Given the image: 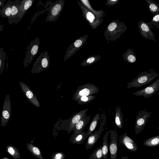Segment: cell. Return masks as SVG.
<instances>
[{
	"label": "cell",
	"instance_id": "35",
	"mask_svg": "<svg viewBox=\"0 0 159 159\" xmlns=\"http://www.w3.org/2000/svg\"><path fill=\"white\" fill-rule=\"evenodd\" d=\"M117 25L115 22H112L108 25V29L110 31H112L116 28Z\"/></svg>",
	"mask_w": 159,
	"mask_h": 159
},
{
	"label": "cell",
	"instance_id": "29",
	"mask_svg": "<svg viewBox=\"0 0 159 159\" xmlns=\"http://www.w3.org/2000/svg\"><path fill=\"white\" fill-rule=\"evenodd\" d=\"M126 55V59L128 62L133 63L136 61V57L132 49H129Z\"/></svg>",
	"mask_w": 159,
	"mask_h": 159
},
{
	"label": "cell",
	"instance_id": "27",
	"mask_svg": "<svg viewBox=\"0 0 159 159\" xmlns=\"http://www.w3.org/2000/svg\"><path fill=\"white\" fill-rule=\"evenodd\" d=\"M103 157L102 145L96 149L90 155L89 159H101Z\"/></svg>",
	"mask_w": 159,
	"mask_h": 159
},
{
	"label": "cell",
	"instance_id": "7",
	"mask_svg": "<svg viewBox=\"0 0 159 159\" xmlns=\"http://www.w3.org/2000/svg\"><path fill=\"white\" fill-rule=\"evenodd\" d=\"M11 116V105L10 96L7 94L3 102L1 118V126H6Z\"/></svg>",
	"mask_w": 159,
	"mask_h": 159
},
{
	"label": "cell",
	"instance_id": "22",
	"mask_svg": "<svg viewBox=\"0 0 159 159\" xmlns=\"http://www.w3.org/2000/svg\"><path fill=\"white\" fill-rule=\"evenodd\" d=\"M111 130L106 132L103 138L102 144V152L103 159H107V154L108 151V145L107 138Z\"/></svg>",
	"mask_w": 159,
	"mask_h": 159
},
{
	"label": "cell",
	"instance_id": "2",
	"mask_svg": "<svg viewBox=\"0 0 159 159\" xmlns=\"http://www.w3.org/2000/svg\"><path fill=\"white\" fill-rule=\"evenodd\" d=\"M50 57L48 51L41 52L34 63L31 70V74L40 73L49 67Z\"/></svg>",
	"mask_w": 159,
	"mask_h": 159
},
{
	"label": "cell",
	"instance_id": "8",
	"mask_svg": "<svg viewBox=\"0 0 159 159\" xmlns=\"http://www.w3.org/2000/svg\"><path fill=\"white\" fill-rule=\"evenodd\" d=\"M152 113V112H148L145 110L139 111L135 120V130L136 133L141 131L144 129Z\"/></svg>",
	"mask_w": 159,
	"mask_h": 159
},
{
	"label": "cell",
	"instance_id": "18",
	"mask_svg": "<svg viewBox=\"0 0 159 159\" xmlns=\"http://www.w3.org/2000/svg\"><path fill=\"white\" fill-rule=\"evenodd\" d=\"M12 1L9 0L5 6L0 9V15L2 17H7L9 20L12 10Z\"/></svg>",
	"mask_w": 159,
	"mask_h": 159
},
{
	"label": "cell",
	"instance_id": "3",
	"mask_svg": "<svg viewBox=\"0 0 159 159\" xmlns=\"http://www.w3.org/2000/svg\"><path fill=\"white\" fill-rule=\"evenodd\" d=\"M40 41L39 37L32 40L28 46L23 61L24 68L27 67L32 62L38 53Z\"/></svg>",
	"mask_w": 159,
	"mask_h": 159
},
{
	"label": "cell",
	"instance_id": "1",
	"mask_svg": "<svg viewBox=\"0 0 159 159\" xmlns=\"http://www.w3.org/2000/svg\"><path fill=\"white\" fill-rule=\"evenodd\" d=\"M159 75V74L154 71H143L137 77L127 83V88H138L146 85Z\"/></svg>",
	"mask_w": 159,
	"mask_h": 159
},
{
	"label": "cell",
	"instance_id": "6",
	"mask_svg": "<svg viewBox=\"0 0 159 159\" xmlns=\"http://www.w3.org/2000/svg\"><path fill=\"white\" fill-rule=\"evenodd\" d=\"M159 91V78L148 86L134 92L133 94L137 96H143L144 98L152 96Z\"/></svg>",
	"mask_w": 159,
	"mask_h": 159
},
{
	"label": "cell",
	"instance_id": "25",
	"mask_svg": "<svg viewBox=\"0 0 159 159\" xmlns=\"http://www.w3.org/2000/svg\"><path fill=\"white\" fill-rule=\"evenodd\" d=\"M7 148L8 152L12 156L14 159H20V154L18 149L12 145L7 146Z\"/></svg>",
	"mask_w": 159,
	"mask_h": 159
},
{
	"label": "cell",
	"instance_id": "9",
	"mask_svg": "<svg viewBox=\"0 0 159 159\" xmlns=\"http://www.w3.org/2000/svg\"><path fill=\"white\" fill-rule=\"evenodd\" d=\"M138 24L140 33L143 38L157 42L154 34L151 29L152 24L150 22H145L141 20L139 22Z\"/></svg>",
	"mask_w": 159,
	"mask_h": 159
},
{
	"label": "cell",
	"instance_id": "16",
	"mask_svg": "<svg viewBox=\"0 0 159 159\" xmlns=\"http://www.w3.org/2000/svg\"><path fill=\"white\" fill-rule=\"evenodd\" d=\"M119 145L121 144L125 146L128 149L134 151L136 147L134 141L128 136L124 134L120 136L119 139Z\"/></svg>",
	"mask_w": 159,
	"mask_h": 159
},
{
	"label": "cell",
	"instance_id": "21",
	"mask_svg": "<svg viewBox=\"0 0 159 159\" xmlns=\"http://www.w3.org/2000/svg\"><path fill=\"white\" fill-rule=\"evenodd\" d=\"M100 114L98 113L96 114L92 119L88 129L86 133L85 139L93 134V131L97 127L98 121L100 119Z\"/></svg>",
	"mask_w": 159,
	"mask_h": 159
},
{
	"label": "cell",
	"instance_id": "32",
	"mask_svg": "<svg viewBox=\"0 0 159 159\" xmlns=\"http://www.w3.org/2000/svg\"><path fill=\"white\" fill-rule=\"evenodd\" d=\"M65 155L61 152H57L53 156L52 159H64Z\"/></svg>",
	"mask_w": 159,
	"mask_h": 159
},
{
	"label": "cell",
	"instance_id": "28",
	"mask_svg": "<svg viewBox=\"0 0 159 159\" xmlns=\"http://www.w3.org/2000/svg\"><path fill=\"white\" fill-rule=\"evenodd\" d=\"M96 97V96L93 95L82 96L79 98L77 103L79 104L84 105L90 103L95 99Z\"/></svg>",
	"mask_w": 159,
	"mask_h": 159
},
{
	"label": "cell",
	"instance_id": "38",
	"mask_svg": "<svg viewBox=\"0 0 159 159\" xmlns=\"http://www.w3.org/2000/svg\"><path fill=\"white\" fill-rule=\"evenodd\" d=\"M154 25L157 26V28H159V24H156Z\"/></svg>",
	"mask_w": 159,
	"mask_h": 159
},
{
	"label": "cell",
	"instance_id": "39",
	"mask_svg": "<svg viewBox=\"0 0 159 159\" xmlns=\"http://www.w3.org/2000/svg\"><path fill=\"white\" fill-rule=\"evenodd\" d=\"M2 159H10L8 158H7V157H4L3 158H2Z\"/></svg>",
	"mask_w": 159,
	"mask_h": 159
},
{
	"label": "cell",
	"instance_id": "36",
	"mask_svg": "<svg viewBox=\"0 0 159 159\" xmlns=\"http://www.w3.org/2000/svg\"><path fill=\"white\" fill-rule=\"evenodd\" d=\"M82 41L80 39L76 40L74 43V45L77 48L79 47L82 44Z\"/></svg>",
	"mask_w": 159,
	"mask_h": 159
},
{
	"label": "cell",
	"instance_id": "4",
	"mask_svg": "<svg viewBox=\"0 0 159 159\" xmlns=\"http://www.w3.org/2000/svg\"><path fill=\"white\" fill-rule=\"evenodd\" d=\"M98 88L91 83H87L79 86L73 95V99L77 101L82 96L92 95L98 93Z\"/></svg>",
	"mask_w": 159,
	"mask_h": 159
},
{
	"label": "cell",
	"instance_id": "19",
	"mask_svg": "<svg viewBox=\"0 0 159 159\" xmlns=\"http://www.w3.org/2000/svg\"><path fill=\"white\" fill-rule=\"evenodd\" d=\"M86 135V133L83 131L77 134L73 133L70 137V141L73 144H80L85 139Z\"/></svg>",
	"mask_w": 159,
	"mask_h": 159
},
{
	"label": "cell",
	"instance_id": "33",
	"mask_svg": "<svg viewBox=\"0 0 159 159\" xmlns=\"http://www.w3.org/2000/svg\"><path fill=\"white\" fill-rule=\"evenodd\" d=\"M95 61V58L94 57H91L88 59L86 61L81 65L84 66L89 65L93 63Z\"/></svg>",
	"mask_w": 159,
	"mask_h": 159
},
{
	"label": "cell",
	"instance_id": "40",
	"mask_svg": "<svg viewBox=\"0 0 159 159\" xmlns=\"http://www.w3.org/2000/svg\"><path fill=\"white\" fill-rule=\"evenodd\" d=\"M157 129H159V126H158V127Z\"/></svg>",
	"mask_w": 159,
	"mask_h": 159
},
{
	"label": "cell",
	"instance_id": "11",
	"mask_svg": "<svg viewBox=\"0 0 159 159\" xmlns=\"http://www.w3.org/2000/svg\"><path fill=\"white\" fill-rule=\"evenodd\" d=\"M19 85L22 92L25 94L29 102L37 107H40V104L36 95L26 84L19 82Z\"/></svg>",
	"mask_w": 159,
	"mask_h": 159
},
{
	"label": "cell",
	"instance_id": "13",
	"mask_svg": "<svg viewBox=\"0 0 159 159\" xmlns=\"http://www.w3.org/2000/svg\"><path fill=\"white\" fill-rule=\"evenodd\" d=\"M34 0H21L15 23L19 22L23 18L27 11L32 6Z\"/></svg>",
	"mask_w": 159,
	"mask_h": 159
},
{
	"label": "cell",
	"instance_id": "26",
	"mask_svg": "<svg viewBox=\"0 0 159 159\" xmlns=\"http://www.w3.org/2000/svg\"><path fill=\"white\" fill-rule=\"evenodd\" d=\"M7 56L3 48H0V75L2 72L5 67V62Z\"/></svg>",
	"mask_w": 159,
	"mask_h": 159
},
{
	"label": "cell",
	"instance_id": "34",
	"mask_svg": "<svg viewBox=\"0 0 159 159\" xmlns=\"http://www.w3.org/2000/svg\"><path fill=\"white\" fill-rule=\"evenodd\" d=\"M86 18L90 23H92L93 21L95 18L94 15L91 12H88L86 14Z\"/></svg>",
	"mask_w": 159,
	"mask_h": 159
},
{
	"label": "cell",
	"instance_id": "23",
	"mask_svg": "<svg viewBox=\"0 0 159 159\" xmlns=\"http://www.w3.org/2000/svg\"><path fill=\"white\" fill-rule=\"evenodd\" d=\"M26 146L28 150L34 157L38 159H44L40 150L38 148L30 143L27 144Z\"/></svg>",
	"mask_w": 159,
	"mask_h": 159
},
{
	"label": "cell",
	"instance_id": "5",
	"mask_svg": "<svg viewBox=\"0 0 159 159\" xmlns=\"http://www.w3.org/2000/svg\"><path fill=\"white\" fill-rule=\"evenodd\" d=\"M64 1L57 0L53 2L49 7L45 22H55L60 16L64 5Z\"/></svg>",
	"mask_w": 159,
	"mask_h": 159
},
{
	"label": "cell",
	"instance_id": "15",
	"mask_svg": "<svg viewBox=\"0 0 159 159\" xmlns=\"http://www.w3.org/2000/svg\"><path fill=\"white\" fill-rule=\"evenodd\" d=\"M91 116L90 115L87 116L86 114L74 126L72 129L73 133L77 134L83 131L89 123Z\"/></svg>",
	"mask_w": 159,
	"mask_h": 159
},
{
	"label": "cell",
	"instance_id": "17",
	"mask_svg": "<svg viewBox=\"0 0 159 159\" xmlns=\"http://www.w3.org/2000/svg\"><path fill=\"white\" fill-rule=\"evenodd\" d=\"M21 0H16L12 2L11 14L8 22L10 25L15 23Z\"/></svg>",
	"mask_w": 159,
	"mask_h": 159
},
{
	"label": "cell",
	"instance_id": "24",
	"mask_svg": "<svg viewBox=\"0 0 159 159\" xmlns=\"http://www.w3.org/2000/svg\"><path fill=\"white\" fill-rule=\"evenodd\" d=\"M148 4L149 11L154 15L159 14V4L153 0H145Z\"/></svg>",
	"mask_w": 159,
	"mask_h": 159
},
{
	"label": "cell",
	"instance_id": "10",
	"mask_svg": "<svg viewBox=\"0 0 159 159\" xmlns=\"http://www.w3.org/2000/svg\"><path fill=\"white\" fill-rule=\"evenodd\" d=\"M106 116L104 117L98 130L90 135L85 145L86 150H88L91 148L98 140L102 131L103 128L106 122Z\"/></svg>",
	"mask_w": 159,
	"mask_h": 159
},
{
	"label": "cell",
	"instance_id": "41",
	"mask_svg": "<svg viewBox=\"0 0 159 159\" xmlns=\"http://www.w3.org/2000/svg\"></svg>",
	"mask_w": 159,
	"mask_h": 159
},
{
	"label": "cell",
	"instance_id": "12",
	"mask_svg": "<svg viewBox=\"0 0 159 159\" xmlns=\"http://www.w3.org/2000/svg\"><path fill=\"white\" fill-rule=\"evenodd\" d=\"M111 141L109 144L110 159H117L118 151V135L116 130H111Z\"/></svg>",
	"mask_w": 159,
	"mask_h": 159
},
{
	"label": "cell",
	"instance_id": "31",
	"mask_svg": "<svg viewBox=\"0 0 159 159\" xmlns=\"http://www.w3.org/2000/svg\"><path fill=\"white\" fill-rule=\"evenodd\" d=\"M152 25H155L159 24V14L155 15L150 21Z\"/></svg>",
	"mask_w": 159,
	"mask_h": 159
},
{
	"label": "cell",
	"instance_id": "14",
	"mask_svg": "<svg viewBox=\"0 0 159 159\" xmlns=\"http://www.w3.org/2000/svg\"><path fill=\"white\" fill-rule=\"evenodd\" d=\"M88 109L82 110L74 114L69 119L68 125V131L70 132L76 124L86 114Z\"/></svg>",
	"mask_w": 159,
	"mask_h": 159
},
{
	"label": "cell",
	"instance_id": "30",
	"mask_svg": "<svg viewBox=\"0 0 159 159\" xmlns=\"http://www.w3.org/2000/svg\"><path fill=\"white\" fill-rule=\"evenodd\" d=\"M149 143H147V145L149 146H156L159 144V136H156L152 139H150Z\"/></svg>",
	"mask_w": 159,
	"mask_h": 159
},
{
	"label": "cell",
	"instance_id": "20",
	"mask_svg": "<svg viewBox=\"0 0 159 159\" xmlns=\"http://www.w3.org/2000/svg\"><path fill=\"white\" fill-rule=\"evenodd\" d=\"M115 123L116 126L119 129L122 128L123 124V117L121 108L117 106L116 108Z\"/></svg>",
	"mask_w": 159,
	"mask_h": 159
},
{
	"label": "cell",
	"instance_id": "37",
	"mask_svg": "<svg viewBox=\"0 0 159 159\" xmlns=\"http://www.w3.org/2000/svg\"><path fill=\"white\" fill-rule=\"evenodd\" d=\"M5 1V0H1L0 1V7L1 8L5 6L4 2Z\"/></svg>",
	"mask_w": 159,
	"mask_h": 159
}]
</instances>
